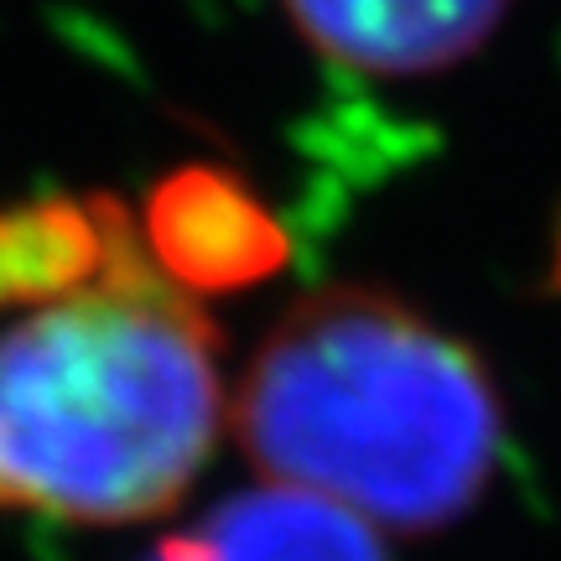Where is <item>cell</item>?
<instances>
[{"label": "cell", "mask_w": 561, "mask_h": 561, "mask_svg": "<svg viewBox=\"0 0 561 561\" xmlns=\"http://www.w3.org/2000/svg\"><path fill=\"white\" fill-rule=\"evenodd\" d=\"M234 432L261 479L432 536L489 494L504 453L483 354L416 301L339 280L291 301L244 369Z\"/></svg>", "instance_id": "6da1fadb"}, {"label": "cell", "mask_w": 561, "mask_h": 561, "mask_svg": "<svg viewBox=\"0 0 561 561\" xmlns=\"http://www.w3.org/2000/svg\"><path fill=\"white\" fill-rule=\"evenodd\" d=\"M224 339L140 229L100 276L0 333V510L68 525L157 520L229 421Z\"/></svg>", "instance_id": "7a4b0ae2"}, {"label": "cell", "mask_w": 561, "mask_h": 561, "mask_svg": "<svg viewBox=\"0 0 561 561\" xmlns=\"http://www.w3.org/2000/svg\"><path fill=\"white\" fill-rule=\"evenodd\" d=\"M140 244L151 265L187 297L240 291L250 280L276 276L291 255L261 198L214 167H187L161 182L146 203Z\"/></svg>", "instance_id": "3957f363"}, {"label": "cell", "mask_w": 561, "mask_h": 561, "mask_svg": "<svg viewBox=\"0 0 561 561\" xmlns=\"http://www.w3.org/2000/svg\"><path fill=\"white\" fill-rule=\"evenodd\" d=\"M318 58L369 79H432L479 53L510 0H280Z\"/></svg>", "instance_id": "277c9868"}, {"label": "cell", "mask_w": 561, "mask_h": 561, "mask_svg": "<svg viewBox=\"0 0 561 561\" xmlns=\"http://www.w3.org/2000/svg\"><path fill=\"white\" fill-rule=\"evenodd\" d=\"M130 234V214L110 198H32L0 208V312H32L89 286Z\"/></svg>", "instance_id": "5b68a950"}, {"label": "cell", "mask_w": 561, "mask_h": 561, "mask_svg": "<svg viewBox=\"0 0 561 561\" xmlns=\"http://www.w3.org/2000/svg\"><path fill=\"white\" fill-rule=\"evenodd\" d=\"M193 536L208 561H390L369 520L291 483L229 494Z\"/></svg>", "instance_id": "8992f818"}, {"label": "cell", "mask_w": 561, "mask_h": 561, "mask_svg": "<svg viewBox=\"0 0 561 561\" xmlns=\"http://www.w3.org/2000/svg\"><path fill=\"white\" fill-rule=\"evenodd\" d=\"M146 561H208V557H203L198 536H167Z\"/></svg>", "instance_id": "52a82bcc"}]
</instances>
